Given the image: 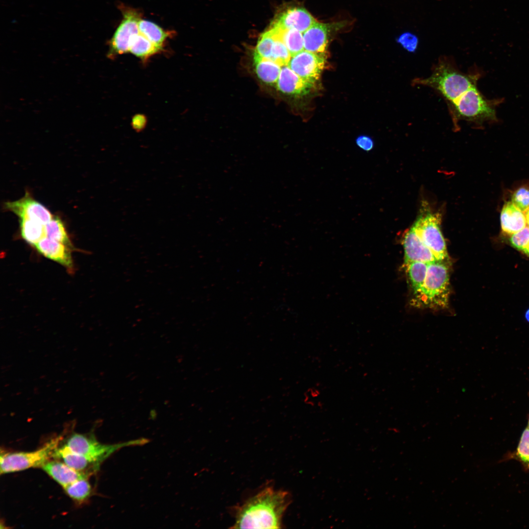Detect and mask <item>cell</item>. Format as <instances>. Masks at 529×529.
I'll list each match as a JSON object with an SVG mask.
<instances>
[{
	"label": "cell",
	"instance_id": "cell-19",
	"mask_svg": "<svg viewBox=\"0 0 529 529\" xmlns=\"http://www.w3.org/2000/svg\"><path fill=\"white\" fill-rule=\"evenodd\" d=\"M254 61L256 72L260 79L268 84L276 83L281 66L270 59L255 54Z\"/></svg>",
	"mask_w": 529,
	"mask_h": 529
},
{
	"label": "cell",
	"instance_id": "cell-21",
	"mask_svg": "<svg viewBox=\"0 0 529 529\" xmlns=\"http://www.w3.org/2000/svg\"><path fill=\"white\" fill-rule=\"evenodd\" d=\"M20 233L28 243L34 246L46 237L45 225L34 220L19 218Z\"/></svg>",
	"mask_w": 529,
	"mask_h": 529
},
{
	"label": "cell",
	"instance_id": "cell-37",
	"mask_svg": "<svg viewBox=\"0 0 529 529\" xmlns=\"http://www.w3.org/2000/svg\"><path fill=\"white\" fill-rule=\"evenodd\" d=\"M528 428L529 429V427H528Z\"/></svg>",
	"mask_w": 529,
	"mask_h": 529
},
{
	"label": "cell",
	"instance_id": "cell-16",
	"mask_svg": "<svg viewBox=\"0 0 529 529\" xmlns=\"http://www.w3.org/2000/svg\"><path fill=\"white\" fill-rule=\"evenodd\" d=\"M313 84L299 76L288 65L282 67L276 82L277 89L289 95H303L309 92Z\"/></svg>",
	"mask_w": 529,
	"mask_h": 529
},
{
	"label": "cell",
	"instance_id": "cell-17",
	"mask_svg": "<svg viewBox=\"0 0 529 529\" xmlns=\"http://www.w3.org/2000/svg\"><path fill=\"white\" fill-rule=\"evenodd\" d=\"M41 467L63 488L77 480L89 477L74 470L57 459L48 460Z\"/></svg>",
	"mask_w": 529,
	"mask_h": 529
},
{
	"label": "cell",
	"instance_id": "cell-10",
	"mask_svg": "<svg viewBox=\"0 0 529 529\" xmlns=\"http://www.w3.org/2000/svg\"><path fill=\"white\" fill-rule=\"evenodd\" d=\"M4 208L14 213L19 218L34 220L44 225L53 216L45 206L34 199L28 192H26L19 200L5 202Z\"/></svg>",
	"mask_w": 529,
	"mask_h": 529
},
{
	"label": "cell",
	"instance_id": "cell-20",
	"mask_svg": "<svg viewBox=\"0 0 529 529\" xmlns=\"http://www.w3.org/2000/svg\"><path fill=\"white\" fill-rule=\"evenodd\" d=\"M163 50L154 44L140 32L132 39L129 52L143 61Z\"/></svg>",
	"mask_w": 529,
	"mask_h": 529
},
{
	"label": "cell",
	"instance_id": "cell-26",
	"mask_svg": "<svg viewBox=\"0 0 529 529\" xmlns=\"http://www.w3.org/2000/svg\"><path fill=\"white\" fill-rule=\"evenodd\" d=\"M63 488L71 498L79 503L86 501L92 491L91 486L88 478L77 480Z\"/></svg>",
	"mask_w": 529,
	"mask_h": 529
},
{
	"label": "cell",
	"instance_id": "cell-8",
	"mask_svg": "<svg viewBox=\"0 0 529 529\" xmlns=\"http://www.w3.org/2000/svg\"><path fill=\"white\" fill-rule=\"evenodd\" d=\"M64 444L73 452L98 463L105 459L118 447L100 443L93 434L76 433L71 434Z\"/></svg>",
	"mask_w": 529,
	"mask_h": 529
},
{
	"label": "cell",
	"instance_id": "cell-34",
	"mask_svg": "<svg viewBox=\"0 0 529 529\" xmlns=\"http://www.w3.org/2000/svg\"><path fill=\"white\" fill-rule=\"evenodd\" d=\"M525 216L527 221V224L529 227V208L525 212Z\"/></svg>",
	"mask_w": 529,
	"mask_h": 529
},
{
	"label": "cell",
	"instance_id": "cell-31",
	"mask_svg": "<svg viewBox=\"0 0 529 529\" xmlns=\"http://www.w3.org/2000/svg\"><path fill=\"white\" fill-rule=\"evenodd\" d=\"M510 244L517 250L525 252L529 244V227L525 226L512 235L509 239Z\"/></svg>",
	"mask_w": 529,
	"mask_h": 529
},
{
	"label": "cell",
	"instance_id": "cell-13",
	"mask_svg": "<svg viewBox=\"0 0 529 529\" xmlns=\"http://www.w3.org/2000/svg\"><path fill=\"white\" fill-rule=\"evenodd\" d=\"M34 246L43 256L59 263L68 270H73L71 248L67 245L46 236Z\"/></svg>",
	"mask_w": 529,
	"mask_h": 529
},
{
	"label": "cell",
	"instance_id": "cell-35",
	"mask_svg": "<svg viewBox=\"0 0 529 529\" xmlns=\"http://www.w3.org/2000/svg\"><path fill=\"white\" fill-rule=\"evenodd\" d=\"M525 316L527 320L529 322V309L527 311Z\"/></svg>",
	"mask_w": 529,
	"mask_h": 529
},
{
	"label": "cell",
	"instance_id": "cell-9",
	"mask_svg": "<svg viewBox=\"0 0 529 529\" xmlns=\"http://www.w3.org/2000/svg\"><path fill=\"white\" fill-rule=\"evenodd\" d=\"M325 65L324 55L303 50L292 56L289 67L305 81L313 84L319 78Z\"/></svg>",
	"mask_w": 529,
	"mask_h": 529
},
{
	"label": "cell",
	"instance_id": "cell-12",
	"mask_svg": "<svg viewBox=\"0 0 529 529\" xmlns=\"http://www.w3.org/2000/svg\"><path fill=\"white\" fill-rule=\"evenodd\" d=\"M404 264L413 262L430 264L438 261L411 227L404 235Z\"/></svg>",
	"mask_w": 529,
	"mask_h": 529
},
{
	"label": "cell",
	"instance_id": "cell-11",
	"mask_svg": "<svg viewBox=\"0 0 529 529\" xmlns=\"http://www.w3.org/2000/svg\"><path fill=\"white\" fill-rule=\"evenodd\" d=\"M339 24L316 21L303 34L304 50L324 55L331 33Z\"/></svg>",
	"mask_w": 529,
	"mask_h": 529
},
{
	"label": "cell",
	"instance_id": "cell-5",
	"mask_svg": "<svg viewBox=\"0 0 529 529\" xmlns=\"http://www.w3.org/2000/svg\"><path fill=\"white\" fill-rule=\"evenodd\" d=\"M63 439L59 435L50 439L41 448L31 452H19L0 454V473L5 474L36 467H41L53 457Z\"/></svg>",
	"mask_w": 529,
	"mask_h": 529
},
{
	"label": "cell",
	"instance_id": "cell-1",
	"mask_svg": "<svg viewBox=\"0 0 529 529\" xmlns=\"http://www.w3.org/2000/svg\"><path fill=\"white\" fill-rule=\"evenodd\" d=\"M290 502L287 491L266 487L238 507L232 528H281Z\"/></svg>",
	"mask_w": 529,
	"mask_h": 529
},
{
	"label": "cell",
	"instance_id": "cell-18",
	"mask_svg": "<svg viewBox=\"0 0 529 529\" xmlns=\"http://www.w3.org/2000/svg\"><path fill=\"white\" fill-rule=\"evenodd\" d=\"M524 213L511 201L505 202L500 215L503 232L511 235L526 226L527 221Z\"/></svg>",
	"mask_w": 529,
	"mask_h": 529
},
{
	"label": "cell",
	"instance_id": "cell-14",
	"mask_svg": "<svg viewBox=\"0 0 529 529\" xmlns=\"http://www.w3.org/2000/svg\"><path fill=\"white\" fill-rule=\"evenodd\" d=\"M316 21L305 8H289L282 12L272 24L283 29H294L304 33Z\"/></svg>",
	"mask_w": 529,
	"mask_h": 529
},
{
	"label": "cell",
	"instance_id": "cell-23",
	"mask_svg": "<svg viewBox=\"0 0 529 529\" xmlns=\"http://www.w3.org/2000/svg\"><path fill=\"white\" fill-rule=\"evenodd\" d=\"M428 264L422 262H413L404 264L412 294L416 293L423 286L427 276Z\"/></svg>",
	"mask_w": 529,
	"mask_h": 529
},
{
	"label": "cell",
	"instance_id": "cell-30",
	"mask_svg": "<svg viewBox=\"0 0 529 529\" xmlns=\"http://www.w3.org/2000/svg\"><path fill=\"white\" fill-rule=\"evenodd\" d=\"M511 202L523 212L529 208V186L517 189L511 196Z\"/></svg>",
	"mask_w": 529,
	"mask_h": 529
},
{
	"label": "cell",
	"instance_id": "cell-32",
	"mask_svg": "<svg viewBox=\"0 0 529 529\" xmlns=\"http://www.w3.org/2000/svg\"><path fill=\"white\" fill-rule=\"evenodd\" d=\"M397 42L404 49L411 53L416 51L419 45L418 37L409 31L401 34L397 38Z\"/></svg>",
	"mask_w": 529,
	"mask_h": 529
},
{
	"label": "cell",
	"instance_id": "cell-22",
	"mask_svg": "<svg viewBox=\"0 0 529 529\" xmlns=\"http://www.w3.org/2000/svg\"><path fill=\"white\" fill-rule=\"evenodd\" d=\"M138 27L142 34L155 45L163 48L164 43L169 36V32L153 22L141 19Z\"/></svg>",
	"mask_w": 529,
	"mask_h": 529
},
{
	"label": "cell",
	"instance_id": "cell-36",
	"mask_svg": "<svg viewBox=\"0 0 529 529\" xmlns=\"http://www.w3.org/2000/svg\"><path fill=\"white\" fill-rule=\"evenodd\" d=\"M526 254L529 255V244L524 252Z\"/></svg>",
	"mask_w": 529,
	"mask_h": 529
},
{
	"label": "cell",
	"instance_id": "cell-25",
	"mask_svg": "<svg viewBox=\"0 0 529 529\" xmlns=\"http://www.w3.org/2000/svg\"><path fill=\"white\" fill-rule=\"evenodd\" d=\"M45 228L46 237L72 247L64 224L59 217L53 216Z\"/></svg>",
	"mask_w": 529,
	"mask_h": 529
},
{
	"label": "cell",
	"instance_id": "cell-7",
	"mask_svg": "<svg viewBox=\"0 0 529 529\" xmlns=\"http://www.w3.org/2000/svg\"><path fill=\"white\" fill-rule=\"evenodd\" d=\"M121 12L122 21L109 42L107 56L110 58L129 52L132 39L139 32L140 13L130 8H122Z\"/></svg>",
	"mask_w": 529,
	"mask_h": 529
},
{
	"label": "cell",
	"instance_id": "cell-33",
	"mask_svg": "<svg viewBox=\"0 0 529 529\" xmlns=\"http://www.w3.org/2000/svg\"><path fill=\"white\" fill-rule=\"evenodd\" d=\"M356 142L357 145L360 148L366 151H370L374 147L373 140L367 136H360L356 139Z\"/></svg>",
	"mask_w": 529,
	"mask_h": 529
},
{
	"label": "cell",
	"instance_id": "cell-6",
	"mask_svg": "<svg viewBox=\"0 0 529 529\" xmlns=\"http://www.w3.org/2000/svg\"><path fill=\"white\" fill-rule=\"evenodd\" d=\"M441 219L438 213L422 211L412 227L435 257L438 261H445L448 254L440 230Z\"/></svg>",
	"mask_w": 529,
	"mask_h": 529
},
{
	"label": "cell",
	"instance_id": "cell-2",
	"mask_svg": "<svg viewBox=\"0 0 529 529\" xmlns=\"http://www.w3.org/2000/svg\"><path fill=\"white\" fill-rule=\"evenodd\" d=\"M481 73L474 69L468 73L462 72L451 56H441L432 67L431 74L426 78L412 80V86L430 87L446 100L454 102L472 87L477 85Z\"/></svg>",
	"mask_w": 529,
	"mask_h": 529
},
{
	"label": "cell",
	"instance_id": "cell-24",
	"mask_svg": "<svg viewBox=\"0 0 529 529\" xmlns=\"http://www.w3.org/2000/svg\"><path fill=\"white\" fill-rule=\"evenodd\" d=\"M277 28L280 37L291 56L303 50L304 42L302 32L294 29H283L272 24Z\"/></svg>",
	"mask_w": 529,
	"mask_h": 529
},
{
	"label": "cell",
	"instance_id": "cell-27",
	"mask_svg": "<svg viewBox=\"0 0 529 529\" xmlns=\"http://www.w3.org/2000/svg\"><path fill=\"white\" fill-rule=\"evenodd\" d=\"M270 28L272 30L275 37V40L270 59L278 63L281 67L288 65L291 55L281 39L277 31L271 27Z\"/></svg>",
	"mask_w": 529,
	"mask_h": 529
},
{
	"label": "cell",
	"instance_id": "cell-28",
	"mask_svg": "<svg viewBox=\"0 0 529 529\" xmlns=\"http://www.w3.org/2000/svg\"><path fill=\"white\" fill-rule=\"evenodd\" d=\"M275 40L272 30L269 28L260 37L254 54L270 59Z\"/></svg>",
	"mask_w": 529,
	"mask_h": 529
},
{
	"label": "cell",
	"instance_id": "cell-4",
	"mask_svg": "<svg viewBox=\"0 0 529 529\" xmlns=\"http://www.w3.org/2000/svg\"><path fill=\"white\" fill-rule=\"evenodd\" d=\"M450 293L448 267L445 261L429 264L425 282L412 294L411 305L418 308L438 310L446 308Z\"/></svg>",
	"mask_w": 529,
	"mask_h": 529
},
{
	"label": "cell",
	"instance_id": "cell-3",
	"mask_svg": "<svg viewBox=\"0 0 529 529\" xmlns=\"http://www.w3.org/2000/svg\"><path fill=\"white\" fill-rule=\"evenodd\" d=\"M502 101V99H487L475 85L447 105L453 125L458 129L461 120L476 126L497 122L496 107Z\"/></svg>",
	"mask_w": 529,
	"mask_h": 529
},
{
	"label": "cell",
	"instance_id": "cell-15",
	"mask_svg": "<svg viewBox=\"0 0 529 529\" xmlns=\"http://www.w3.org/2000/svg\"><path fill=\"white\" fill-rule=\"evenodd\" d=\"M52 458L59 459L74 470L89 476L98 470L100 464L73 452L64 444L56 448Z\"/></svg>",
	"mask_w": 529,
	"mask_h": 529
},
{
	"label": "cell",
	"instance_id": "cell-29",
	"mask_svg": "<svg viewBox=\"0 0 529 529\" xmlns=\"http://www.w3.org/2000/svg\"><path fill=\"white\" fill-rule=\"evenodd\" d=\"M516 456L529 469V429L526 428L520 438Z\"/></svg>",
	"mask_w": 529,
	"mask_h": 529
}]
</instances>
